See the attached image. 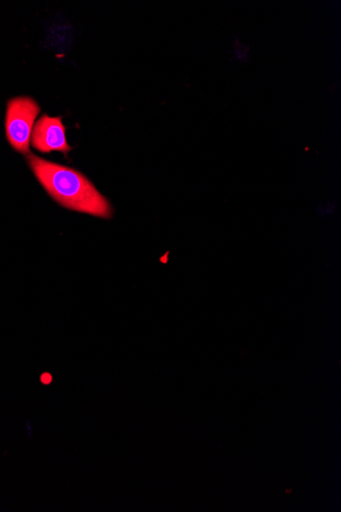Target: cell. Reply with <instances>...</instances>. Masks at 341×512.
<instances>
[{"instance_id":"6da1fadb","label":"cell","mask_w":341,"mask_h":512,"mask_svg":"<svg viewBox=\"0 0 341 512\" xmlns=\"http://www.w3.org/2000/svg\"><path fill=\"white\" fill-rule=\"evenodd\" d=\"M28 163L45 191L63 207L110 219L113 208L93 183L79 171L41 159L28 157Z\"/></svg>"},{"instance_id":"7a4b0ae2","label":"cell","mask_w":341,"mask_h":512,"mask_svg":"<svg viewBox=\"0 0 341 512\" xmlns=\"http://www.w3.org/2000/svg\"><path fill=\"white\" fill-rule=\"evenodd\" d=\"M40 107L31 98L20 97L8 103L6 131L11 146L22 154L30 153L34 122Z\"/></svg>"},{"instance_id":"3957f363","label":"cell","mask_w":341,"mask_h":512,"mask_svg":"<svg viewBox=\"0 0 341 512\" xmlns=\"http://www.w3.org/2000/svg\"><path fill=\"white\" fill-rule=\"evenodd\" d=\"M33 148L41 153L60 152L65 156L72 151L66 136L62 117L43 115L35 124L31 136Z\"/></svg>"}]
</instances>
